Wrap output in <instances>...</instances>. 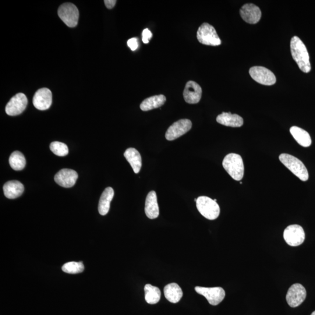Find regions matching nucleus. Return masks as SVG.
<instances>
[{
	"instance_id": "f257e3e1",
	"label": "nucleus",
	"mask_w": 315,
	"mask_h": 315,
	"mask_svg": "<svg viewBox=\"0 0 315 315\" xmlns=\"http://www.w3.org/2000/svg\"><path fill=\"white\" fill-rule=\"evenodd\" d=\"M290 49L293 59L303 73H309L311 70L309 56L305 45L298 37H293L290 42Z\"/></svg>"
},
{
	"instance_id": "f03ea898",
	"label": "nucleus",
	"mask_w": 315,
	"mask_h": 315,
	"mask_svg": "<svg viewBox=\"0 0 315 315\" xmlns=\"http://www.w3.org/2000/svg\"><path fill=\"white\" fill-rule=\"evenodd\" d=\"M222 166L233 179L240 180L243 178V162L239 154L231 153L226 155L223 160Z\"/></svg>"
},
{
	"instance_id": "7ed1b4c3",
	"label": "nucleus",
	"mask_w": 315,
	"mask_h": 315,
	"mask_svg": "<svg viewBox=\"0 0 315 315\" xmlns=\"http://www.w3.org/2000/svg\"><path fill=\"white\" fill-rule=\"evenodd\" d=\"M279 159L282 164L302 181H306L309 179V173L303 162L299 159L288 154L279 155Z\"/></svg>"
},
{
	"instance_id": "20e7f679",
	"label": "nucleus",
	"mask_w": 315,
	"mask_h": 315,
	"mask_svg": "<svg viewBox=\"0 0 315 315\" xmlns=\"http://www.w3.org/2000/svg\"><path fill=\"white\" fill-rule=\"evenodd\" d=\"M196 206L200 213L210 220L217 219L220 213V208L217 203L207 196L198 197Z\"/></svg>"
},
{
	"instance_id": "39448f33",
	"label": "nucleus",
	"mask_w": 315,
	"mask_h": 315,
	"mask_svg": "<svg viewBox=\"0 0 315 315\" xmlns=\"http://www.w3.org/2000/svg\"><path fill=\"white\" fill-rule=\"evenodd\" d=\"M197 38L200 43L205 45L217 47L221 44L220 38L215 28L208 23H204L199 27Z\"/></svg>"
},
{
	"instance_id": "423d86ee",
	"label": "nucleus",
	"mask_w": 315,
	"mask_h": 315,
	"mask_svg": "<svg viewBox=\"0 0 315 315\" xmlns=\"http://www.w3.org/2000/svg\"><path fill=\"white\" fill-rule=\"evenodd\" d=\"M58 15L67 26L76 27L79 19V12L77 7L72 3H66L59 7Z\"/></svg>"
},
{
	"instance_id": "0eeeda50",
	"label": "nucleus",
	"mask_w": 315,
	"mask_h": 315,
	"mask_svg": "<svg viewBox=\"0 0 315 315\" xmlns=\"http://www.w3.org/2000/svg\"><path fill=\"white\" fill-rule=\"evenodd\" d=\"M284 239L291 246H298L303 243L305 238V232L301 226L291 225L287 226L284 231Z\"/></svg>"
},
{
	"instance_id": "6e6552de",
	"label": "nucleus",
	"mask_w": 315,
	"mask_h": 315,
	"mask_svg": "<svg viewBox=\"0 0 315 315\" xmlns=\"http://www.w3.org/2000/svg\"><path fill=\"white\" fill-rule=\"evenodd\" d=\"M249 74L254 81L264 86H272L276 83V77L274 73L264 67H251Z\"/></svg>"
},
{
	"instance_id": "1a4fd4ad",
	"label": "nucleus",
	"mask_w": 315,
	"mask_h": 315,
	"mask_svg": "<svg viewBox=\"0 0 315 315\" xmlns=\"http://www.w3.org/2000/svg\"><path fill=\"white\" fill-rule=\"evenodd\" d=\"M195 291L206 298L210 305L216 306L224 300L225 296L224 289L221 287H202L196 286Z\"/></svg>"
},
{
	"instance_id": "9d476101",
	"label": "nucleus",
	"mask_w": 315,
	"mask_h": 315,
	"mask_svg": "<svg viewBox=\"0 0 315 315\" xmlns=\"http://www.w3.org/2000/svg\"><path fill=\"white\" fill-rule=\"evenodd\" d=\"M192 123L189 119H180L169 127L165 137L169 141L175 140L192 129Z\"/></svg>"
},
{
	"instance_id": "9b49d317",
	"label": "nucleus",
	"mask_w": 315,
	"mask_h": 315,
	"mask_svg": "<svg viewBox=\"0 0 315 315\" xmlns=\"http://www.w3.org/2000/svg\"><path fill=\"white\" fill-rule=\"evenodd\" d=\"M306 296V291L304 286L298 283L291 286L286 295V300L289 306L296 307L305 300Z\"/></svg>"
},
{
	"instance_id": "f8f14e48",
	"label": "nucleus",
	"mask_w": 315,
	"mask_h": 315,
	"mask_svg": "<svg viewBox=\"0 0 315 315\" xmlns=\"http://www.w3.org/2000/svg\"><path fill=\"white\" fill-rule=\"evenodd\" d=\"M28 99L26 95L19 93L11 99L6 107V112L9 116H17L21 114L26 109Z\"/></svg>"
},
{
	"instance_id": "ddd939ff",
	"label": "nucleus",
	"mask_w": 315,
	"mask_h": 315,
	"mask_svg": "<svg viewBox=\"0 0 315 315\" xmlns=\"http://www.w3.org/2000/svg\"><path fill=\"white\" fill-rule=\"evenodd\" d=\"M52 104V93L47 88H41L35 93L33 98V104L40 111H45L51 107Z\"/></svg>"
},
{
	"instance_id": "4468645a",
	"label": "nucleus",
	"mask_w": 315,
	"mask_h": 315,
	"mask_svg": "<svg viewBox=\"0 0 315 315\" xmlns=\"http://www.w3.org/2000/svg\"><path fill=\"white\" fill-rule=\"evenodd\" d=\"M201 95H202V89L199 84L193 81H189L187 83L183 91L184 100L187 103L190 104L199 103Z\"/></svg>"
},
{
	"instance_id": "2eb2a0df",
	"label": "nucleus",
	"mask_w": 315,
	"mask_h": 315,
	"mask_svg": "<svg viewBox=\"0 0 315 315\" xmlns=\"http://www.w3.org/2000/svg\"><path fill=\"white\" fill-rule=\"evenodd\" d=\"M78 178L79 176L76 171L70 169H63L56 173L55 180L60 186L70 188L75 185Z\"/></svg>"
},
{
	"instance_id": "dca6fc26",
	"label": "nucleus",
	"mask_w": 315,
	"mask_h": 315,
	"mask_svg": "<svg viewBox=\"0 0 315 315\" xmlns=\"http://www.w3.org/2000/svg\"><path fill=\"white\" fill-rule=\"evenodd\" d=\"M240 14L242 19L250 24L259 23L261 17L260 9L253 4H246L243 6L240 10Z\"/></svg>"
},
{
	"instance_id": "f3484780",
	"label": "nucleus",
	"mask_w": 315,
	"mask_h": 315,
	"mask_svg": "<svg viewBox=\"0 0 315 315\" xmlns=\"http://www.w3.org/2000/svg\"><path fill=\"white\" fill-rule=\"evenodd\" d=\"M145 213L150 219H153L158 217L159 210L157 194L155 191H151L148 194L145 204Z\"/></svg>"
},
{
	"instance_id": "a211bd4d",
	"label": "nucleus",
	"mask_w": 315,
	"mask_h": 315,
	"mask_svg": "<svg viewBox=\"0 0 315 315\" xmlns=\"http://www.w3.org/2000/svg\"><path fill=\"white\" fill-rule=\"evenodd\" d=\"M3 191L7 198L9 199H14L22 195L24 191V186L18 180H10L4 185Z\"/></svg>"
},
{
	"instance_id": "6ab92c4d",
	"label": "nucleus",
	"mask_w": 315,
	"mask_h": 315,
	"mask_svg": "<svg viewBox=\"0 0 315 315\" xmlns=\"http://www.w3.org/2000/svg\"><path fill=\"white\" fill-rule=\"evenodd\" d=\"M217 122L222 125L232 127H240L243 125L242 117L230 112H222L217 118Z\"/></svg>"
},
{
	"instance_id": "aec40b11",
	"label": "nucleus",
	"mask_w": 315,
	"mask_h": 315,
	"mask_svg": "<svg viewBox=\"0 0 315 315\" xmlns=\"http://www.w3.org/2000/svg\"><path fill=\"white\" fill-rule=\"evenodd\" d=\"M124 156L132 166L134 172L139 173L142 166V159L139 152L135 148H129L124 153Z\"/></svg>"
},
{
	"instance_id": "412c9836",
	"label": "nucleus",
	"mask_w": 315,
	"mask_h": 315,
	"mask_svg": "<svg viewBox=\"0 0 315 315\" xmlns=\"http://www.w3.org/2000/svg\"><path fill=\"white\" fill-rule=\"evenodd\" d=\"M114 197V190L111 187H107L102 193L99 202L98 211L102 215L108 213L111 202Z\"/></svg>"
},
{
	"instance_id": "4be33fe9",
	"label": "nucleus",
	"mask_w": 315,
	"mask_h": 315,
	"mask_svg": "<svg viewBox=\"0 0 315 315\" xmlns=\"http://www.w3.org/2000/svg\"><path fill=\"white\" fill-rule=\"evenodd\" d=\"M164 291L166 299L173 303L179 302L183 296L181 288L176 283H171L166 285Z\"/></svg>"
},
{
	"instance_id": "5701e85b",
	"label": "nucleus",
	"mask_w": 315,
	"mask_h": 315,
	"mask_svg": "<svg viewBox=\"0 0 315 315\" xmlns=\"http://www.w3.org/2000/svg\"><path fill=\"white\" fill-rule=\"evenodd\" d=\"M289 131L296 142L300 146L303 147H308L312 144L309 134L305 130L298 127L293 126L290 128Z\"/></svg>"
},
{
	"instance_id": "b1692460",
	"label": "nucleus",
	"mask_w": 315,
	"mask_h": 315,
	"mask_svg": "<svg viewBox=\"0 0 315 315\" xmlns=\"http://www.w3.org/2000/svg\"><path fill=\"white\" fill-rule=\"evenodd\" d=\"M166 101V98L164 95H155L144 100L140 105V109L143 111H149L161 107Z\"/></svg>"
},
{
	"instance_id": "393cba45",
	"label": "nucleus",
	"mask_w": 315,
	"mask_h": 315,
	"mask_svg": "<svg viewBox=\"0 0 315 315\" xmlns=\"http://www.w3.org/2000/svg\"><path fill=\"white\" fill-rule=\"evenodd\" d=\"M145 299L148 303L154 305L157 303L161 299L160 289L157 286L148 284L144 286Z\"/></svg>"
},
{
	"instance_id": "a878e982",
	"label": "nucleus",
	"mask_w": 315,
	"mask_h": 315,
	"mask_svg": "<svg viewBox=\"0 0 315 315\" xmlns=\"http://www.w3.org/2000/svg\"><path fill=\"white\" fill-rule=\"evenodd\" d=\"M9 163L14 170L19 171L23 170L26 165V159L24 155L20 151H14L10 155Z\"/></svg>"
},
{
	"instance_id": "bb28decb",
	"label": "nucleus",
	"mask_w": 315,
	"mask_h": 315,
	"mask_svg": "<svg viewBox=\"0 0 315 315\" xmlns=\"http://www.w3.org/2000/svg\"><path fill=\"white\" fill-rule=\"evenodd\" d=\"M84 270V264L82 262H75L72 261L65 264L62 267V270L66 273L76 274L81 273Z\"/></svg>"
},
{
	"instance_id": "cd10ccee",
	"label": "nucleus",
	"mask_w": 315,
	"mask_h": 315,
	"mask_svg": "<svg viewBox=\"0 0 315 315\" xmlns=\"http://www.w3.org/2000/svg\"><path fill=\"white\" fill-rule=\"evenodd\" d=\"M51 150L59 157H65L69 154V148L65 143L55 141L51 143Z\"/></svg>"
},
{
	"instance_id": "c85d7f7f",
	"label": "nucleus",
	"mask_w": 315,
	"mask_h": 315,
	"mask_svg": "<svg viewBox=\"0 0 315 315\" xmlns=\"http://www.w3.org/2000/svg\"><path fill=\"white\" fill-rule=\"evenodd\" d=\"M127 45H128L131 50L135 51L138 47H139L137 39L136 38L130 39V40L127 41Z\"/></svg>"
},
{
	"instance_id": "c756f323",
	"label": "nucleus",
	"mask_w": 315,
	"mask_h": 315,
	"mask_svg": "<svg viewBox=\"0 0 315 315\" xmlns=\"http://www.w3.org/2000/svg\"><path fill=\"white\" fill-rule=\"evenodd\" d=\"M143 41L145 44L149 43V41L153 37V34L148 29H145L143 32Z\"/></svg>"
},
{
	"instance_id": "7c9ffc66",
	"label": "nucleus",
	"mask_w": 315,
	"mask_h": 315,
	"mask_svg": "<svg viewBox=\"0 0 315 315\" xmlns=\"http://www.w3.org/2000/svg\"><path fill=\"white\" fill-rule=\"evenodd\" d=\"M105 5L108 9H112L116 5V0H105Z\"/></svg>"
},
{
	"instance_id": "2f4dec72",
	"label": "nucleus",
	"mask_w": 315,
	"mask_h": 315,
	"mask_svg": "<svg viewBox=\"0 0 315 315\" xmlns=\"http://www.w3.org/2000/svg\"><path fill=\"white\" fill-rule=\"evenodd\" d=\"M310 315H315V311L312 313Z\"/></svg>"
}]
</instances>
